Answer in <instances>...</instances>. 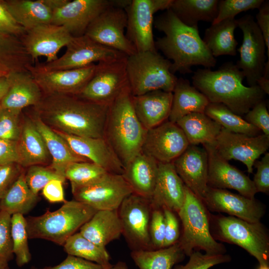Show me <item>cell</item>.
<instances>
[{
    "mask_svg": "<svg viewBox=\"0 0 269 269\" xmlns=\"http://www.w3.org/2000/svg\"><path fill=\"white\" fill-rule=\"evenodd\" d=\"M96 212L76 200L66 201L57 210H47L40 216L25 218L28 238L44 239L63 246Z\"/></svg>",
    "mask_w": 269,
    "mask_h": 269,
    "instance_id": "cell-5",
    "label": "cell"
},
{
    "mask_svg": "<svg viewBox=\"0 0 269 269\" xmlns=\"http://www.w3.org/2000/svg\"><path fill=\"white\" fill-rule=\"evenodd\" d=\"M113 5L114 0H67L53 10L51 23L64 27L73 37L82 36L99 14Z\"/></svg>",
    "mask_w": 269,
    "mask_h": 269,
    "instance_id": "cell-19",
    "label": "cell"
},
{
    "mask_svg": "<svg viewBox=\"0 0 269 269\" xmlns=\"http://www.w3.org/2000/svg\"><path fill=\"white\" fill-rule=\"evenodd\" d=\"M162 210L165 222L163 248H166L178 242L180 237V231L178 219L175 213L166 208H163Z\"/></svg>",
    "mask_w": 269,
    "mask_h": 269,
    "instance_id": "cell-52",
    "label": "cell"
},
{
    "mask_svg": "<svg viewBox=\"0 0 269 269\" xmlns=\"http://www.w3.org/2000/svg\"><path fill=\"white\" fill-rule=\"evenodd\" d=\"M172 97V92L162 90H155L132 96L135 114L146 130L168 120Z\"/></svg>",
    "mask_w": 269,
    "mask_h": 269,
    "instance_id": "cell-27",
    "label": "cell"
},
{
    "mask_svg": "<svg viewBox=\"0 0 269 269\" xmlns=\"http://www.w3.org/2000/svg\"><path fill=\"white\" fill-rule=\"evenodd\" d=\"M256 23L264 37L267 48L268 59L269 58V2L264 1L256 15Z\"/></svg>",
    "mask_w": 269,
    "mask_h": 269,
    "instance_id": "cell-56",
    "label": "cell"
},
{
    "mask_svg": "<svg viewBox=\"0 0 269 269\" xmlns=\"http://www.w3.org/2000/svg\"><path fill=\"white\" fill-rule=\"evenodd\" d=\"M9 86L7 75L0 76V101L6 93Z\"/></svg>",
    "mask_w": 269,
    "mask_h": 269,
    "instance_id": "cell-60",
    "label": "cell"
},
{
    "mask_svg": "<svg viewBox=\"0 0 269 269\" xmlns=\"http://www.w3.org/2000/svg\"><path fill=\"white\" fill-rule=\"evenodd\" d=\"M7 77L9 86L0 101V108L22 111L40 102L43 94L29 72H13Z\"/></svg>",
    "mask_w": 269,
    "mask_h": 269,
    "instance_id": "cell-26",
    "label": "cell"
},
{
    "mask_svg": "<svg viewBox=\"0 0 269 269\" xmlns=\"http://www.w3.org/2000/svg\"><path fill=\"white\" fill-rule=\"evenodd\" d=\"M22 111L0 108V139L17 141L20 136Z\"/></svg>",
    "mask_w": 269,
    "mask_h": 269,
    "instance_id": "cell-46",
    "label": "cell"
},
{
    "mask_svg": "<svg viewBox=\"0 0 269 269\" xmlns=\"http://www.w3.org/2000/svg\"><path fill=\"white\" fill-rule=\"evenodd\" d=\"M23 118L20 135L17 141L18 165L29 167L46 164L51 157L44 140L32 117L25 116Z\"/></svg>",
    "mask_w": 269,
    "mask_h": 269,
    "instance_id": "cell-29",
    "label": "cell"
},
{
    "mask_svg": "<svg viewBox=\"0 0 269 269\" xmlns=\"http://www.w3.org/2000/svg\"><path fill=\"white\" fill-rule=\"evenodd\" d=\"M185 187L173 162L158 163L157 178L149 199L152 209L166 208L177 213L185 200Z\"/></svg>",
    "mask_w": 269,
    "mask_h": 269,
    "instance_id": "cell-25",
    "label": "cell"
},
{
    "mask_svg": "<svg viewBox=\"0 0 269 269\" xmlns=\"http://www.w3.org/2000/svg\"><path fill=\"white\" fill-rule=\"evenodd\" d=\"M158 162L140 151L124 168L122 174L133 193L150 198L156 180Z\"/></svg>",
    "mask_w": 269,
    "mask_h": 269,
    "instance_id": "cell-28",
    "label": "cell"
},
{
    "mask_svg": "<svg viewBox=\"0 0 269 269\" xmlns=\"http://www.w3.org/2000/svg\"><path fill=\"white\" fill-rule=\"evenodd\" d=\"M254 166L257 168L253 182L257 193H269V153L266 152L260 160H256Z\"/></svg>",
    "mask_w": 269,
    "mask_h": 269,
    "instance_id": "cell-51",
    "label": "cell"
},
{
    "mask_svg": "<svg viewBox=\"0 0 269 269\" xmlns=\"http://www.w3.org/2000/svg\"><path fill=\"white\" fill-rule=\"evenodd\" d=\"M188 262L184 265L175 266L173 269H209L214 266L230 262L231 257L227 254H203L194 251L189 256Z\"/></svg>",
    "mask_w": 269,
    "mask_h": 269,
    "instance_id": "cell-47",
    "label": "cell"
},
{
    "mask_svg": "<svg viewBox=\"0 0 269 269\" xmlns=\"http://www.w3.org/2000/svg\"><path fill=\"white\" fill-rule=\"evenodd\" d=\"M25 29L18 24L0 0V32L20 38Z\"/></svg>",
    "mask_w": 269,
    "mask_h": 269,
    "instance_id": "cell-53",
    "label": "cell"
},
{
    "mask_svg": "<svg viewBox=\"0 0 269 269\" xmlns=\"http://www.w3.org/2000/svg\"><path fill=\"white\" fill-rule=\"evenodd\" d=\"M131 256L139 269H173L185 255L177 242L159 249L134 250Z\"/></svg>",
    "mask_w": 269,
    "mask_h": 269,
    "instance_id": "cell-37",
    "label": "cell"
},
{
    "mask_svg": "<svg viewBox=\"0 0 269 269\" xmlns=\"http://www.w3.org/2000/svg\"><path fill=\"white\" fill-rule=\"evenodd\" d=\"M75 200L97 211L118 210L133 193L122 174L107 172L97 180L82 186H71Z\"/></svg>",
    "mask_w": 269,
    "mask_h": 269,
    "instance_id": "cell-10",
    "label": "cell"
},
{
    "mask_svg": "<svg viewBox=\"0 0 269 269\" xmlns=\"http://www.w3.org/2000/svg\"><path fill=\"white\" fill-rule=\"evenodd\" d=\"M176 124L182 130L191 145L213 143L222 129L205 113H200L187 115Z\"/></svg>",
    "mask_w": 269,
    "mask_h": 269,
    "instance_id": "cell-34",
    "label": "cell"
},
{
    "mask_svg": "<svg viewBox=\"0 0 269 269\" xmlns=\"http://www.w3.org/2000/svg\"><path fill=\"white\" fill-rule=\"evenodd\" d=\"M63 246L68 255L98 264L109 269L113 266L110 262V256L106 248L93 243L79 232L70 236Z\"/></svg>",
    "mask_w": 269,
    "mask_h": 269,
    "instance_id": "cell-40",
    "label": "cell"
},
{
    "mask_svg": "<svg viewBox=\"0 0 269 269\" xmlns=\"http://www.w3.org/2000/svg\"><path fill=\"white\" fill-rule=\"evenodd\" d=\"M172 94L168 120L174 123L190 114L204 113L210 103L203 94L190 84L188 80L182 78L177 79Z\"/></svg>",
    "mask_w": 269,
    "mask_h": 269,
    "instance_id": "cell-32",
    "label": "cell"
},
{
    "mask_svg": "<svg viewBox=\"0 0 269 269\" xmlns=\"http://www.w3.org/2000/svg\"><path fill=\"white\" fill-rule=\"evenodd\" d=\"M154 24L164 33L155 41V48L172 61V73H191L192 67L196 65L209 69L215 66L216 59L205 44L198 28L183 23L169 9L157 16Z\"/></svg>",
    "mask_w": 269,
    "mask_h": 269,
    "instance_id": "cell-2",
    "label": "cell"
},
{
    "mask_svg": "<svg viewBox=\"0 0 269 269\" xmlns=\"http://www.w3.org/2000/svg\"><path fill=\"white\" fill-rule=\"evenodd\" d=\"M264 1V0H219L217 14L212 24L228 19H235V17L242 12L259 9Z\"/></svg>",
    "mask_w": 269,
    "mask_h": 269,
    "instance_id": "cell-44",
    "label": "cell"
},
{
    "mask_svg": "<svg viewBox=\"0 0 269 269\" xmlns=\"http://www.w3.org/2000/svg\"><path fill=\"white\" fill-rule=\"evenodd\" d=\"M237 27V19L235 18L211 24L206 29L202 39L214 57L237 54L238 41L234 32Z\"/></svg>",
    "mask_w": 269,
    "mask_h": 269,
    "instance_id": "cell-36",
    "label": "cell"
},
{
    "mask_svg": "<svg viewBox=\"0 0 269 269\" xmlns=\"http://www.w3.org/2000/svg\"><path fill=\"white\" fill-rule=\"evenodd\" d=\"M4 75H6L4 73L0 71V76H4Z\"/></svg>",
    "mask_w": 269,
    "mask_h": 269,
    "instance_id": "cell-63",
    "label": "cell"
},
{
    "mask_svg": "<svg viewBox=\"0 0 269 269\" xmlns=\"http://www.w3.org/2000/svg\"><path fill=\"white\" fill-rule=\"evenodd\" d=\"M8 262L0 258V269H9Z\"/></svg>",
    "mask_w": 269,
    "mask_h": 269,
    "instance_id": "cell-62",
    "label": "cell"
},
{
    "mask_svg": "<svg viewBox=\"0 0 269 269\" xmlns=\"http://www.w3.org/2000/svg\"><path fill=\"white\" fill-rule=\"evenodd\" d=\"M26 182L30 190L35 194L38 192L50 181L59 179L64 182L65 178L58 174L50 167H47L41 165L29 166L25 172Z\"/></svg>",
    "mask_w": 269,
    "mask_h": 269,
    "instance_id": "cell-45",
    "label": "cell"
},
{
    "mask_svg": "<svg viewBox=\"0 0 269 269\" xmlns=\"http://www.w3.org/2000/svg\"><path fill=\"white\" fill-rule=\"evenodd\" d=\"M109 106L76 95H43L32 109L35 115L53 130L97 138L105 137Z\"/></svg>",
    "mask_w": 269,
    "mask_h": 269,
    "instance_id": "cell-1",
    "label": "cell"
},
{
    "mask_svg": "<svg viewBox=\"0 0 269 269\" xmlns=\"http://www.w3.org/2000/svg\"><path fill=\"white\" fill-rule=\"evenodd\" d=\"M127 19L125 9L111 6L91 22L85 34L102 45L131 55L136 51L125 34Z\"/></svg>",
    "mask_w": 269,
    "mask_h": 269,
    "instance_id": "cell-15",
    "label": "cell"
},
{
    "mask_svg": "<svg viewBox=\"0 0 269 269\" xmlns=\"http://www.w3.org/2000/svg\"><path fill=\"white\" fill-rule=\"evenodd\" d=\"M31 117L52 158L50 167L58 174L65 178V170L69 164L75 162L89 161L75 153L60 135L41 121L34 113Z\"/></svg>",
    "mask_w": 269,
    "mask_h": 269,
    "instance_id": "cell-31",
    "label": "cell"
},
{
    "mask_svg": "<svg viewBox=\"0 0 269 269\" xmlns=\"http://www.w3.org/2000/svg\"><path fill=\"white\" fill-rule=\"evenodd\" d=\"M204 113L225 130L235 133L256 136L261 134L258 129L248 123L225 105L209 103Z\"/></svg>",
    "mask_w": 269,
    "mask_h": 269,
    "instance_id": "cell-41",
    "label": "cell"
},
{
    "mask_svg": "<svg viewBox=\"0 0 269 269\" xmlns=\"http://www.w3.org/2000/svg\"><path fill=\"white\" fill-rule=\"evenodd\" d=\"M55 131L77 154L101 166L108 172L123 174L124 166L105 137H83Z\"/></svg>",
    "mask_w": 269,
    "mask_h": 269,
    "instance_id": "cell-23",
    "label": "cell"
},
{
    "mask_svg": "<svg viewBox=\"0 0 269 269\" xmlns=\"http://www.w3.org/2000/svg\"><path fill=\"white\" fill-rule=\"evenodd\" d=\"M11 215L0 211V258L9 262L13 258L11 233Z\"/></svg>",
    "mask_w": 269,
    "mask_h": 269,
    "instance_id": "cell-48",
    "label": "cell"
},
{
    "mask_svg": "<svg viewBox=\"0 0 269 269\" xmlns=\"http://www.w3.org/2000/svg\"><path fill=\"white\" fill-rule=\"evenodd\" d=\"M30 269H109L98 264L80 258L68 255L59 264L54 266L37 268L32 267Z\"/></svg>",
    "mask_w": 269,
    "mask_h": 269,
    "instance_id": "cell-54",
    "label": "cell"
},
{
    "mask_svg": "<svg viewBox=\"0 0 269 269\" xmlns=\"http://www.w3.org/2000/svg\"><path fill=\"white\" fill-rule=\"evenodd\" d=\"M111 269H129L127 264L123 262H118L115 265L112 266Z\"/></svg>",
    "mask_w": 269,
    "mask_h": 269,
    "instance_id": "cell-61",
    "label": "cell"
},
{
    "mask_svg": "<svg viewBox=\"0 0 269 269\" xmlns=\"http://www.w3.org/2000/svg\"><path fill=\"white\" fill-rule=\"evenodd\" d=\"M244 78L242 71L231 62L224 63L215 71L198 69L192 77L193 86L210 103L223 104L241 117L264 100L266 94L257 85L245 86Z\"/></svg>",
    "mask_w": 269,
    "mask_h": 269,
    "instance_id": "cell-3",
    "label": "cell"
},
{
    "mask_svg": "<svg viewBox=\"0 0 269 269\" xmlns=\"http://www.w3.org/2000/svg\"><path fill=\"white\" fill-rule=\"evenodd\" d=\"M127 57L99 62L92 78L77 96L109 106L129 86Z\"/></svg>",
    "mask_w": 269,
    "mask_h": 269,
    "instance_id": "cell-11",
    "label": "cell"
},
{
    "mask_svg": "<svg viewBox=\"0 0 269 269\" xmlns=\"http://www.w3.org/2000/svg\"><path fill=\"white\" fill-rule=\"evenodd\" d=\"M79 232L93 243L103 247L118 239L123 229L118 210H99Z\"/></svg>",
    "mask_w": 269,
    "mask_h": 269,
    "instance_id": "cell-30",
    "label": "cell"
},
{
    "mask_svg": "<svg viewBox=\"0 0 269 269\" xmlns=\"http://www.w3.org/2000/svg\"><path fill=\"white\" fill-rule=\"evenodd\" d=\"M5 7L25 31L51 23L52 10L44 0H1Z\"/></svg>",
    "mask_w": 269,
    "mask_h": 269,
    "instance_id": "cell-33",
    "label": "cell"
},
{
    "mask_svg": "<svg viewBox=\"0 0 269 269\" xmlns=\"http://www.w3.org/2000/svg\"><path fill=\"white\" fill-rule=\"evenodd\" d=\"M245 120L269 136V114L267 105L263 100L255 105L245 115Z\"/></svg>",
    "mask_w": 269,
    "mask_h": 269,
    "instance_id": "cell-50",
    "label": "cell"
},
{
    "mask_svg": "<svg viewBox=\"0 0 269 269\" xmlns=\"http://www.w3.org/2000/svg\"><path fill=\"white\" fill-rule=\"evenodd\" d=\"M123 233L133 251L153 250L149 225L152 208L149 200L133 193L118 209Z\"/></svg>",
    "mask_w": 269,
    "mask_h": 269,
    "instance_id": "cell-14",
    "label": "cell"
},
{
    "mask_svg": "<svg viewBox=\"0 0 269 269\" xmlns=\"http://www.w3.org/2000/svg\"><path fill=\"white\" fill-rule=\"evenodd\" d=\"M129 86L109 105L105 137L125 166L141 150L147 130L134 112Z\"/></svg>",
    "mask_w": 269,
    "mask_h": 269,
    "instance_id": "cell-4",
    "label": "cell"
},
{
    "mask_svg": "<svg viewBox=\"0 0 269 269\" xmlns=\"http://www.w3.org/2000/svg\"><path fill=\"white\" fill-rule=\"evenodd\" d=\"M218 0H172L169 9L184 24L198 28L201 21L211 22L217 14Z\"/></svg>",
    "mask_w": 269,
    "mask_h": 269,
    "instance_id": "cell-35",
    "label": "cell"
},
{
    "mask_svg": "<svg viewBox=\"0 0 269 269\" xmlns=\"http://www.w3.org/2000/svg\"><path fill=\"white\" fill-rule=\"evenodd\" d=\"M172 0H132L127 14V37L136 52L156 50L152 26L153 15L170 7Z\"/></svg>",
    "mask_w": 269,
    "mask_h": 269,
    "instance_id": "cell-13",
    "label": "cell"
},
{
    "mask_svg": "<svg viewBox=\"0 0 269 269\" xmlns=\"http://www.w3.org/2000/svg\"><path fill=\"white\" fill-rule=\"evenodd\" d=\"M171 62L157 50L127 56L126 69L132 96L155 90L172 92L178 78L171 72Z\"/></svg>",
    "mask_w": 269,
    "mask_h": 269,
    "instance_id": "cell-7",
    "label": "cell"
},
{
    "mask_svg": "<svg viewBox=\"0 0 269 269\" xmlns=\"http://www.w3.org/2000/svg\"><path fill=\"white\" fill-rule=\"evenodd\" d=\"M184 203L177 213L182 224L178 243L185 256L203 250L209 254H225L224 245L212 236L210 229V214L202 200L186 186Z\"/></svg>",
    "mask_w": 269,
    "mask_h": 269,
    "instance_id": "cell-6",
    "label": "cell"
},
{
    "mask_svg": "<svg viewBox=\"0 0 269 269\" xmlns=\"http://www.w3.org/2000/svg\"><path fill=\"white\" fill-rule=\"evenodd\" d=\"M32 63L20 38L0 32V71L27 72Z\"/></svg>",
    "mask_w": 269,
    "mask_h": 269,
    "instance_id": "cell-38",
    "label": "cell"
},
{
    "mask_svg": "<svg viewBox=\"0 0 269 269\" xmlns=\"http://www.w3.org/2000/svg\"><path fill=\"white\" fill-rule=\"evenodd\" d=\"M243 33V41L238 51L240 59L236 65L243 73L249 86L257 85L266 63V44L254 17L250 15L237 19Z\"/></svg>",
    "mask_w": 269,
    "mask_h": 269,
    "instance_id": "cell-12",
    "label": "cell"
},
{
    "mask_svg": "<svg viewBox=\"0 0 269 269\" xmlns=\"http://www.w3.org/2000/svg\"><path fill=\"white\" fill-rule=\"evenodd\" d=\"M11 233L13 253L17 265L21 267L31 259L28 245V233L25 218L20 214H14L11 217Z\"/></svg>",
    "mask_w": 269,
    "mask_h": 269,
    "instance_id": "cell-42",
    "label": "cell"
},
{
    "mask_svg": "<svg viewBox=\"0 0 269 269\" xmlns=\"http://www.w3.org/2000/svg\"><path fill=\"white\" fill-rule=\"evenodd\" d=\"M189 145L182 130L167 120L147 130L141 151L158 163H172Z\"/></svg>",
    "mask_w": 269,
    "mask_h": 269,
    "instance_id": "cell-17",
    "label": "cell"
},
{
    "mask_svg": "<svg viewBox=\"0 0 269 269\" xmlns=\"http://www.w3.org/2000/svg\"><path fill=\"white\" fill-rule=\"evenodd\" d=\"M173 164L184 185L202 200L208 187V155L204 147L189 144Z\"/></svg>",
    "mask_w": 269,
    "mask_h": 269,
    "instance_id": "cell-24",
    "label": "cell"
},
{
    "mask_svg": "<svg viewBox=\"0 0 269 269\" xmlns=\"http://www.w3.org/2000/svg\"><path fill=\"white\" fill-rule=\"evenodd\" d=\"M208 155V186L218 189H232L251 199L257 191L253 180L228 161L221 157L212 144L203 145Z\"/></svg>",
    "mask_w": 269,
    "mask_h": 269,
    "instance_id": "cell-20",
    "label": "cell"
},
{
    "mask_svg": "<svg viewBox=\"0 0 269 269\" xmlns=\"http://www.w3.org/2000/svg\"><path fill=\"white\" fill-rule=\"evenodd\" d=\"M212 144L223 159L239 160L246 165L248 173H252L255 162L269 147V136L263 134L249 136L222 128Z\"/></svg>",
    "mask_w": 269,
    "mask_h": 269,
    "instance_id": "cell-16",
    "label": "cell"
},
{
    "mask_svg": "<svg viewBox=\"0 0 269 269\" xmlns=\"http://www.w3.org/2000/svg\"><path fill=\"white\" fill-rule=\"evenodd\" d=\"M202 201L208 210L225 213L251 223L260 222L266 212L265 205L256 198L226 189L208 186Z\"/></svg>",
    "mask_w": 269,
    "mask_h": 269,
    "instance_id": "cell-18",
    "label": "cell"
},
{
    "mask_svg": "<svg viewBox=\"0 0 269 269\" xmlns=\"http://www.w3.org/2000/svg\"><path fill=\"white\" fill-rule=\"evenodd\" d=\"M25 171L22 170L0 200V211L12 215H24L29 212L37 203L39 197L28 187L25 179Z\"/></svg>",
    "mask_w": 269,
    "mask_h": 269,
    "instance_id": "cell-39",
    "label": "cell"
},
{
    "mask_svg": "<svg viewBox=\"0 0 269 269\" xmlns=\"http://www.w3.org/2000/svg\"><path fill=\"white\" fill-rule=\"evenodd\" d=\"M149 235L153 250L163 248L165 222L162 209H152L149 225Z\"/></svg>",
    "mask_w": 269,
    "mask_h": 269,
    "instance_id": "cell-49",
    "label": "cell"
},
{
    "mask_svg": "<svg viewBox=\"0 0 269 269\" xmlns=\"http://www.w3.org/2000/svg\"><path fill=\"white\" fill-rule=\"evenodd\" d=\"M258 85L266 94H269V61L266 62L264 72L257 82Z\"/></svg>",
    "mask_w": 269,
    "mask_h": 269,
    "instance_id": "cell-59",
    "label": "cell"
},
{
    "mask_svg": "<svg viewBox=\"0 0 269 269\" xmlns=\"http://www.w3.org/2000/svg\"><path fill=\"white\" fill-rule=\"evenodd\" d=\"M96 64L80 68L39 72L28 68L43 95H78L93 75Z\"/></svg>",
    "mask_w": 269,
    "mask_h": 269,
    "instance_id": "cell-22",
    "label": "cell"
},
{
    "mask_svg": "<svg viewBox=\"0 0 269 269\" xmlns=\"http://www.w3.org/2000/svg\"><path fill=\"white\" fill-rule=\"evenodd\" d=\"M18 161L17 141L0 139V165L18 164Z\"/></svg>",
    "mask_w": 269,
    "mask_h": 269,
    "instance_id": "cell-58",
    "label": "cell"
},
{
    "mask_svg": "<svg viewBox=\"0 0 269 269\" xmlns=\"http://www.w3.org/2000/svg\"><path fill=\"white\" fill-rule=\"evenodd\" d=\"M72 37L64 27L47 23L25 31L20 39L33 63L40 56L46 57L47 63L58 58V52Z\"/></svg>",
    "mask_w": 269,
    "mask_h": 269,
    "instance_id": "cell-21",
    "label": "cell"
},
{
    "mask_svg": "<svg viewBox=\"0 0 269 269\" xmlns=\"http://www.w3.org/2000/svg\"><path fill=\"white\" fill-rule=\"evenodd\" d=\"M210 229L216 240L242 248L259 264H269V233L261 222L251 223L233 216L210 214Z\"/></svg>",
    "mask_w": 269,
    "mask_h": 269,
    "instance_id": "cell-8",
    "label": "cell"
},
{
    "mask_svg": "<svg viewBox=\"0 0 269 269\" xmlns=\"http://www.w3.org/2000/svg\"><path fill=\"white\" fill-rule=\"evenodd\" d=\"M20 167L16 163L0 165V200L22 171Z\"/></svg>",
    "mask_w": 269,
    "mask_h": 269,
    "instance_id": "cell-55",
    "label": "cell"
},
{
    "mask_svg": "<svg viewBox=\"0 0 269 269\" xmlns=\"http://www.w3.org/2000/svg\"><path fill=\"white\" fill-rule=\"evenodd\" d=\"M59 179H53L47 183L43 188L42 195L50 203H64L65 199L63 184Z\"/></svg>",
    "mask_w": 269,
    "mask_h": 269,
    "instance_id": "cell-57",
    "label": "cell"
},
{
    "mask_svg": "<svg viewBox=\"0 0 269 269\" xmlns=\"http://www.w3.org/2000/svg\"><path fill=\"white\" fill-rule=\"evenodd\" d=\"M65 53L50 62L30 67L34 71L48 72L82 68L95 62H104L126 56L117 50L102 45L84 34L73 37Z\"/></svg>",
    "mask_w": 269,
    "mask_h": 269,
    "instance_id": "cell-9",
    "label": "cell"
},
{
    "mask_svg": "<svg viewBox=\"0 0 269 269\" xmlns=\"http://www.w3.org/2000/svg\"><path fill=\"white\" fill-rule=\"evenodd\" d=\"M107 172L104 168L90 161H80L71 163L67 167L65 178L71 186H79L91 183L101 178Z\"/></svg>",
    "mask_w": 269,
    "mask_h": 269,
    "instance_id": "cell-43",
    "label": "cell"
}]
</instances>
